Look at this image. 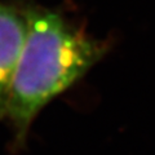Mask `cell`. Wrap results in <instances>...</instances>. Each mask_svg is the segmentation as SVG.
<instances>
[{"label":"cell","mask_w":155,"mask_h":155,"mask_svg":"<svg viewBox=\"0 0 155 155\" xmlns=\"http://www.w3.org/2000/svg\"><path fill=\"white\" fill-rule=\"evenodd\" d=\"M27 31L22 3L0 0V119L5 118L11 87Z\"/></svg>","instance_id":"obj_2"},{"label":"cell","mask_w":155,"mask_h":155,"mask_svg":"<svg viewBox=\"0 0 155 155\" xmlns=\"http://www.w3.org/2000/svg\"><path fill=\"white\" fill-rule=\"evenodd\" d=\"M22 4L27 31L5 113L13 133V150L25 146L39 113L110 51V41L93 38L83 22L65 12L30 2Z\"/></svg>","instance_id":"obj_1"}]
</instances>
